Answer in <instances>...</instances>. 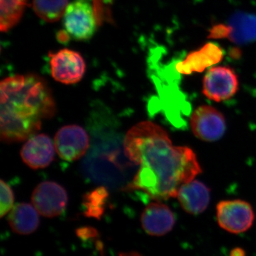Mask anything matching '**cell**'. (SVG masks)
<instances>
[{
    "label": "cell",
    "instance_id": "obj_1",
    "mask_svg": "<svg viewBox=\"0 0 256 256\" xmlns=\"http://www.w3.org/2000/svg\"><path fill=\"white\" fill-rule=\"evenodd\" d=\"M124 140L126 156L140 166L124 191L165 201L176 198L182 185L202 173L194 151L188 146H174L166 131L154 122L136 124Z\"/></svg>",
    "mask_w": 256,
    "mask_h": 256
},
{
    "label": "cell",
    "instance_id": "obj_2",
    "mask_svg": "<svg viewBox=\"0 0 256 256\" xmlns=\"http://www.w3.org/2000/svg\"><path fill=\"white\" fill-rule=\"evenodd\" d=\"M56 114L47 82L35 74L18 75L0 84V137L6 144L24 142Z\"/></svg>",
    "mask_w": 256,
    "mask_h": 256
},
{
    "label": "cell",
    "instance_id": "obj_3",
    "mask_svg": "<svg viewBox=\"0 0 256 256\" xmlns=\"http://www.w3.org/2000/svg\"><path fill=\"white\" fill-rule=\"evenodd\" d=\"M92 136V146L82 164L84 174L94 182L126 188L132 180L136 165L126 156L124 140L110 128L102 126H96Z\"/></svg>",
    "mask_w": 256,
    "mask_h": 256
},
{
    "label": "cell",
    "instance_id": "obj_4",
    "mask_svg": "<svg viewBox=\"0 0 256 256\" xmlns=\"http://www.w3.org/2000/svg\"><path fill=\"white\" fill-rule=\"evenodd\" d=\"M63 31L69 40L86 42L97 32L98 23L92 0H74L64 15Z\"/></svg>",
    "mask_w": 256,
    "mask_h": 256
},
{
    "label": "cell",
    "instance_id": "obj_5",
    "mask_svg": "<svg viewBox=\"0 0 256 256\" xmlns=\"http://www.w3.org/2000/svg\"><path fill=\"white\" fill-rule=\"evenodd\" d=\"M216 217L220 228L236 235L250 230L256 220L252 204L240 200L220 202L216 206Z\"/></svg>",
    "mask_w": 256,
    "mask_h": 256
},
{
    "label": "cell",
    "instance_id": "obj_6",
    "mask_svg": "<svg viewBox=\"0 0 256 256\" xmlns=\"http://www.w3.org/2000/svg\"><path fill=\"white\" fill-rule=\"evenodd\" d=\"M50 64L52 77L57 82L73 85L80 82L86 70V64L80 54L64 48L50 53Z\"/></svg>",
    "mask_w": 256,
    "mask_h": 256
},
{
    "label": "cell",
    "instance_id": "obj_7",
    "mask_svg": "<svg viewBox=\"0 0 256 256\" xmlns=\"http://www.w3.org/2000/svg\"><path fill=\"white\" fill-rule=\"evenodd\" d=\"M190 127L195 137L206 142L220 140L226 132L224 114L210 106H200L194 111L190 118Z\"/></svg>",
    "mask_w": 256,
    "mask_h": 256
},
{
    "label": "cell",
    "instance_id": "obj_8",
    "mask_svg": "<svg viewBox=\"0 0 256 256\" xmlns=\"http://www.w3.org/2000/svg\"><path fill=\"white\" fill-rule=\"evenodd\" d=\"M208 38H228L236 44H247L256 41V16L247 13H236L228 25H216L210 30Z\"/></svg>",
    "mask_w": 256,
    "mask_h": 256
},
{
    "label": "cell",
    "instance_id": "obj_9",
    "mask_svg": "<svg viewBox=\"0 0 256 256\" xmlns=\"http://www.w3.org/2000/svg\"><path fill=\"white\" fill-rule=\"evenodd\" d=\"M238 76L228 67H214L208 70L203 82V94L215 102L232 98L238 92Z\"/></svg>",
    "mask_w": 256,
    "mask_h": 256
},
{
    "label": "cell",
    "instance_id": "obj_10",
    "mask_svg": "<svg viewBox=\"0 0 256 256\" xmlns=\"http://www.w3.org/2000/svg\"><path fill=\"white\" fill-rule=\"evenodd\" d=\"M68 194L63 186L54 182H44L35 188L32 202L37 212L46 218L60 216L68 204Z\"/></svg>",
    "mask_w": 256,
    "mask_h": 256
},
{
    "label": "cell",
    "instance_id": "obj_11",
    "mask_svg": "<svg viewBox=\"0 0 256 256\" xmlns=\"http://www.w3.org/2000/svg\"><path fill=\"white\" fill-rule=\"evenodd\" d=\"M57 154L66 161H77L90 149V138L86 131L80 126H68L62 128L54 140Z\"/></svg>",
    "mask_w": 256,
    "mask_h": 256
},
{
    "label": "cell",
    "instance_id": "obj_12",
    "mask_svg": "<svg viewBox=\"0 0 256 256\" xmlns=\"http://www.w3.org/2000/svg\"><path fill=\"white\" fill-rule=\"evenodd\" d=\"M143 230L152 236H163L174 228L176 218L169 206L154 201L150 204L141 217Z\"/></svg>",
    "mask_w": 256,
    "mask_h": 256
},
{
    "label": "cell",
    "instance_id": "obj_13",
    "mask_svg": "<svg viewBox=\"0 0 256 256\" xmlns=\"http://www.w3.org/2000/svg\"><path fill=\"white\" fill-rule=\"evenodd\" d=\"M55 148V144L46 134L34 136L24 146L22 159L32 169H44L54 160Z\"/></svg>",
    "mask_w": 256,
    "mask_h": 256
},
{
    "label": "cell",
    "instance_id": "obj_14",
    "mask_svg": "<svg viewBox=\"0 0 256 256\" xmlns=\"http://www.w3.org/2000/svg\"><path fill=\"white\" fill-rule=\"evenodd\" d=\"M176 198L186 213L200 215L204 213L210 205V190L205 184L195 178L180 188Z\"/></svg>",
    "mask_w": 256,
    "mask_h": 256
},
{
    "label": "cell",
    "instance_id": "obj_15",
    "mask_svg": "<svg viewBox=\"0 0 256 256\" xmlns=\"http://www.w3.org/2000/svg\"><path fill=\"white\" fill-rule=\"evenodd\" d=\"M224 52L215 44L208 43L201 50L192 52L183 62L176 65V70L183 75L202 73L212 66L220 63Z\"/></svg>",
    "mask_w": 256,
    "mask_h": 256
},
{
    "label": "cell",
    "instance_id": "obj_16",
    "mask_svg": "<svg viewBox=\"0 0 256 256\" xmlns=\"http://www.w3.org/2000/svg\"><path fill=\"white\" fill-rule=\"evenodd\" d=\"M34 206L28 204H18L11 210L8 222L12 230L20 235H30L40 226V220Z\"/></svg>",
    "mask_w": 256,
    "mask_h": 256
},
{
    "label": "cell",
    "instance_id": "obj_17",
    "mask_svg": "<svg viewBox=\"0 0 256 256\" xmlns=\"http://www.w3.org/2000/svg\"><path fill=\"white\" fill-rule=\"evenodd\" d=\"M28 0H0V30L9 32L22 18Z\"/></svg>",
    "mask_w": 256,
    "mask_h": 256
},
{
    "label": "cell",
    "instance_id": "obj_18",
    "mask_svg": "<svg viewBox=\"0 0 256 256\" xmlns=\"http://www.w3.org/2000/svg\"><path fill=\"white\" fill-rule=\"evenodd\" d=\"M68 0H34L33 8L37 16L48 23L60 21L68 8Z\"/></svg>",
    "mask_w": 256,
    "mask_h": 256
},
{
    "label": "cell",
    "instance_id": "obj_19",
    "mask_svg": "<svg viewBox=\"0 0 256 256\" xmlns=\"http://www.w3.org/2000/svg\"><path fill=\"white\" fill-rule=\"evenodd\" d=\"M109 194L107 188L100 186L84 197V215L88 218L100 220L106 212Z\"/></svg>",
    "mask_w": 256,
    "mask_h": 256
},
{
    "label": "cell",
    "instance_id": "obj_20",
    "mask_svg": "<svg viewBox=\"0 0 256 256\" xmlns=\"http://www.w3.org/2000/svg\"><path fill=\"white\" fill-rule=\"evenodd\" d=\"M99 26L104 23H114L112 8L114 0H92Z\"/></svg>",
    "mask_w": 256,
    "mask_h": 256
},
{
    "label": "cell",
    "instance_id": "obj_21",
    "mask_svg": "<svg viewBox=\"0 0 256 256\" xmlns=\"http://www.w3.org/2000/svg\"><path fill=\"white\" fill-rule=\"evenodd\" d=\"M0 192H1V204H0V217L3 218L6 214L12 210L14 205V197L12 190L9 185L3 180L0 182Z\"/></svg>",
    "mask_w": 256,
    "mask_h": 256
},
{
    "label": "cell",
    "instance_id": "obj_22",
    "mask_svg": "<svg viewBox=\"0 0 256 256\" xmlns=\"http://www.w3.org/2000/svg\"><path fill=\"white\" fill-rule=\"evenodd\" d=\"M77 235L82 240H89L97 238L98 232L92 228H82L77 230Z\"/></svg>",
    "mask_w": 256,
    "mask_h": 256
},
{
    "label": "cell",
    "instance_id": "obj_23",
    "mask_svg": "<svg viewBox=\"0 0 256 256\" xmlns=\"http://www.w3.org/2000/svg\"><path fill=\"white\" fill-rule=\"evenodd\" d=\"M245 252L242 248H236L232 252V256H244Z\"/></svg>",
    "mask_w": 256,
    "mask_h": 256
}]
</instances>
